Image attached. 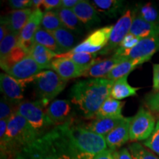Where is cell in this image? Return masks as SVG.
<instances>
[{
  "mask_svg": "<svg viewBox=\"0 0 159 159\" xmlns=\"http://www.w3.org/2000/svg\"><path fill=\"white\" fill-rule=\"evenodd\" d=\"M33 81L35 82L39 101L43 105L61 94L67 83L66 80L52 70L41 71L33 77Z\"/></svg>",
  "mask_w": 159,
  "mask_h": 159,
  "instance_id": "4",
  "label": "cell"
},
{
  "mask_svg": "<svg viewBox=\"0 0 159 159\" xmlns=\"http://www.w3.org/2000/svg\"><path fill=\"white\" fill-rule=\"evenodd\" d=\"M55 57H66L71 60L75 64L84 69L85 71L98 62L99 59L97 57V54L87 52H67L63 54L57 55Z\"/></svg>",
  "mask_w": 159,
  "mask_h": 159,
  "instance_id": "25",
  "label": "cell"
},
{
  "mask_svg": "<svg viewBox=\"0 0 159 159\" xmlns=\"http://www.w3.org/2000/svg\"><path fill=\"white\" fill-rule=\"evenodd\" d=\"M71 102L67 99H55L49 105L46 110L47 118L55 127L69 121L71 118Z\"/></svg>",
  "mask_w": 159,
  "mask_h": 159,
  "instance_id": "14",
  "label": "cell"
},
{
  "mask_svg": "<svg viewBox=\"0 0 159 159\" xmlns=\"http://www.w3.org/2000/svg\"><path fill=\"white\" fill-rule=\"evenodd\" d=\"M43 105L39 100L35 102H22L19 105L17 112L28 122L31 127L36 131L39 136H43L46 129L52 126L47 118Z\"/></svg>",
  "mask_w": 159,
  "mask_h": 159,
  "instance_id": "5",
  "label": "cell"
},
{
  "mask_svg": "<svg viewBox=\"0 0 159 159\" xmlns=\"http://www.w3.org/2000/svg\"><path fill=\"white\" fill-rule=\"evenodd\" d=\"M128 75L114 81L111 89L110 97L117 100H122L129 97L136 96L140 88L133 87L128 82Z\"/></svg>",
  "mask_w": 159,
  "mask_h": 159,
  "instance_id": "22",
  "label": "cell"
},
{
  "mask_svg": "<svg viewBox=\"0 0 159 159\" xmlns=\"http://www.w3.org/2000/svg\"><path fill=\"white\" fill-rule=\"evenodd\" d=\"M158 51H159V35L141 39L140 41L132 49H117L114 55L124 57L127 59L145 57L151 58L152 55Z\"/></svg>",
  "mask_w": 159,
  "mask_h": 159,
  "instance_id": "8",
  "label": "cell"
},
{
  "mask_svg": "<svg viewBox=\"0 0 159 159\" xmlns=\"http://www.w3.org/2000/svg\"><path fill=\"white\" fill-rule=\"evenodd\" d=\"M80 0H61V7L66 9H73Z\"/></svg>",
  "mask_w": 159,
  "mask_h": 159,
  "instance_id": "43",
  "label": "cell"
},
{
  "mask_svg": "<svg viewBox=\"0 0 159 159\" xmlns=\"http://www.w3.org/2000/svg\"><path fill=\"white\" fill-rule=\"evenodd\" d=\"M128 60L124 57L114 55L108 58L99 61L83 73L82 77L91 78H104L119 63Z\"/></svg>",
  "mask_w": 159,
  "mask_h": 159,
  "instance_id": "16",
  "label": "cell"
},
{
  "mask_svg": "<svg viewBox=\"0 0 159 159\" xmlns=\"http://www.w3.org/2000/svg\"><path fill=\"white\" fill-rule=\"evenodd\" d=\"M26 82L18 80L6 73L0 75V88L6 99L13 102L21 103L24 97Z\"/></svg>",
  "mask_w": 159,
  "mask_h": 159,
  "instance_id": "13",
  "label": "cell"
},
{
  "mask_svg": "<svg viewBox=\"0 0 159 159\" xmlns=\"http://www.w3.org/2000/svg\"><path fill=\"white\" fill-rule=\"evenodd\" d=\"M125 103V102L117 100L109 96L97 111L95 119L123 116L122 112Z\"/></svg>",
  "mask_w": 159,
  "mask_h": 159,
  "instance_id": "24",
  "label": "cell"
},
{
  "mask_svg": "<svg viewBox=\"0 0 159 159\" xmlns=\"http://www.w3.org/2000/svg\"><path fill=\"white\" fill-rule=\"evenodd\" d=\"M128 150L134 159H159L158 156L152 153L151 151L147 150L139 143L134 142L130 144L128 146Z\"/></svg>",
  "mask_w": 159,
  "mask_h": 159,
  "instance_id": "33",
  "label": "cell"
},
{
  "mask_svg": "<svg viewBox=\"0 0 159 159\" xmlns=\"http://www.w3.org/2000/svg\"><path fill=\"white\" fill-rule=\"evenodd\" d=\"M132 117H124L120 123L105 136L107 148L116 151L130 140V126Z\"/></svg>",
  "mask_w": 159,
  "mask_h": 159,
  "instance_id": "12",
  "label": "cell"
},
{
  "mask_svg": "<svg viewBox=\"0 0 159 159\" xmlns=\"http://www.w3.org/2000/svg\"><path fill=\"white\" fill-rule=\"evenodd\" d=\"M143 144L159 156V121L156 123L153 133L149 139L144 141Z\"/></svg>",
  "mask_w": 159,
  "mask_h": 159,
  "instance_id": "36",
  "label": "cell"
},
{
  "mask_svg": "<svg viewBox=\"0 0 159 159\" xmlns=\"http://www.w3.org/2000/svg\"><path fill=\"white\" fill-rule=\"evenodd\" d=\"M129 33L135 35L140 39L158 36L159 24L148 22L139 15L134 16L133 18L132 25H131Z\"/></svg>",
  "mask_w": 159,
  "mask_h": 159,
  "instance_id": "19",
  "label": "cell"
},
{
  "mask_svg": "<svg viewBox=\"0 0 159 159\" xmlns=\"http://www.w3.org/2000/svg\"><path fill=\"white\" fill-rule=\"evenodd\" d=\"M114 81L105 78H91L80 80L71 89V102L87 119H95L97 111L110 96Z\"/></svg>",
  "mask_w": 159,
  "mask_h": 159,
  "instance_id": "2",
  "label": "cell"
},
{
  "mask_svg": "<svg viewBox=\"0 0 159 159\" xmlns=\"http://www.w3.org/2000/svg\"><path fill=\"white\" fill-rule=\"evenodd\" d=\"M19 35L9 33L0 43V60L5 58L10 52L18 46Z\"/></svg>",
  "mask_w": 159,
  "mask_h": 159,
  "instance_id": "32",
  "label": "cell"
},
{
  "mask_svg": "<svg viewBox=\"0 0 159 159\" xmlns=\"http://www.w3.org/2000/svg\"><path fill=\"white\" fill-rule=\"evenodd\" d=\"M114 26L101 27L91 33L83 42L77 45L70 52H87L98 54L108 44Z\"/></svg>",
  "mask_w": 159,
  "mask_h": 159,
  "instance_id": "7",
  "label": "cell"
},
{
  "mask_svg": "<svg viewBox=\"0 0 159 159\" xmlns=\"http://www.w3.org/2000/svg\"><path fill=\"white\" fill-rule=\"evenodd\" d=\"M156 114H158L159 115V111H158V112H156Z\"/></svg>",
  "mask_w": 159,
  "mask_h": 159,
  "instance_id": "47",
  "label": "cell"
},
{
  "mask_svg": "<svg viewBox=\"0 0 159 159\" xmlns=\"http://www.w3.org/2000/svg\"><path fill=\"white\" fill-rule=\"evenodd\" d=\"M61 7V0H43V11L45 12L55 11Z\"/></svg>",
  "mask_w": 159,
  "mask_h": 159,
  "instance_id": "40",
  "label": "cell"
},
{
  "mask_svg": "<svg viewBox=\"0 0 159 159\" xmlns=\"http://www.w3.org/2000/svg\"><path fill=\"white\" fill-rule=\"evenodd\" d=\"M71 10L81 23L87 27H91L100 22V18L99 16L98 12L96 11L94 6L91 5V2L80 0V2Z\"/></svg>",
  "mask_w": 159,
  "mask_h": 159,
  "instance_id": "18",
  "label": "cell"
},
{
  "mask_svg": "<svg viewBox=\"0 0 159 159\" xmlns=\"http://www.w3.org/2000/svg\"><path fill=\"white\" fill-rule=\"evenodd\" d=\"M33 11L32 8L12 11L5 16L2 17L1 21L7 25L10 33L19 35Z\"/></svg>",
  "mask_w": 159,
  "mask_h": 159,
  "instance_id": "17",
  "label": "cell"
},
{
  "mask_svg": "<svg viewBox=\"0 0 159 159\" xmlns=\"http://www.w3.org/2000/svg\"><path fill=\"white\" fill-rule=\"evenodd\" d=\"M43 13L40 10H34L28 21L20 33L18 45L29 53L34 45V36L41 25Z\"/></svg>",
  "mask_w": 159,
  "mask_h": 159,
  "instance_id": "11",
  "label": "cell"
},
{
  "mask_svg": "<svg viewBox=\"0 0 159 159\" xmlns=\"http://www.w3.org/2000/svg\"><path fill=\"white\" fill-rule=\"evenodd\" d=\"M55 11L57 13V16L59 17L64 28L69 30L78 32V33L82 32L83 24L77 17L72 10L61 7V8L55 10Z\"/></svg>",
  "mask_w": 159,
  "mask_h": 159,
  "instance_id": "27",
  "label": "cell"
},
{
  "mask_svg": "<svg viewBox=\"0 0 159 159\" xmlns=\"http://www.w3.org/2000/svg\"><path fill=\"white\" fill-rule=\"evenodd\" d=\"M150 59V57H145V58L126 60L117 64L104 78L109 80L116 81L121 77L129 75L131 71L136 69L139 66L142 65L145 62H148Z\"/></svg>",
  "mask_w": 159,
  "mask_h": 159,
  "instance_id": "20",
  "label": "cell"
},
{
  "mask_svg": "<svg viewBox=\"0 0 159 159\" xmlns=\"http://www.w3.org/2000/svg\"><path fill=\"white\" fill-rule=\"evenodd\" d=\"M145 104L150 111L155 113L159 111V92L151 93L145 97Z\"/></svg>",
  "mask_w": 159,
  "mask_h": 159,
  "instance_id": "37",
  "label": "cell"
},
{
  "mask_svg": "<svg viewBox=\"0 0 159 159\" xmlns=\"http://www.w3.org/2000/svg\"><path fill=\"white\" fill-rule=\"evenodd\" d=\"M41 71V66L28 55L6 70L5 73L18 80L25 81L27 83L32 82L33 77Z\"/></svg>",
  "mask_w": 159,
  "mask_h": 159,
  "instance_id": "10",
  "label": "cell"
},
{
  "mask_svg": "<svg viewBox=\"0 0 159 159\" xmlns=\"http://www.w3.org/2000/svg\"><path fill=\"white\" fill-rule=\"evenodd\" d=\"M124 116L121 117H106V118L94 119L88 125H86L85 128L94 134L105 136L109 134L113 129L120 123Z\"/></svg>",
  "mask_w": 159,
  "mask_h": 159,
  "instance_id": "21",
  "label": "cell"
},
{
  "mask_svg": "<svg viewBox=\"0 0 159 159\" xmlns=\"http://www.w3.org/2000/svg\"><path fill=\"white\" fill-rule=\"evenodd\" d=\"M34 43L43 46L46 48L49 49V50L54 52L57 55L62 54V52L60 49L52 33L45 30L41 27H39L35 33Z\"/></svg>",
  "mask_w": 159,
  "mask_h": 159,
  "instance_id": "29",
  "label": "cell"
},
{
  "mask_svg": "<svg viewBox=\"0 0 159 159\" xmlns=\"http://www.w3.org/2000/svg\"><path fill=\"white\" fill-rule=\"evenodd\" d=\"M113 156L114 159H134L128 148H122L120 150L114 151Z\"/></svg>",
  "mask_w": 159,
  "mask_h": 159,
  "instance_id": "42",
  "label": "cell"
},
{
  "mask_svg": "<svg viewBox=\"0 0 159 159\" xmlns=\"http://www.w3.org/2000/svg\"><path fill=\"white\" fill-rule=\"evenodd\" d=\"M91 3L98 13L111 18L116 17L120 13L123 5V2L118 0H93Z\"/></svg>",
  "mask_w": 159,
  "mask_h": 159,
  "instance_id": "26",
  "label": "cell"
},
{
  "mask_svg": "<svg viewBox=\"0 0 159 159\" xmlns=\"http://www.w3.org/2000/svg\"><path fill=\"white\" fill-rule=\"evenodd\" d=\"M50 69L56 72L61 78L69 80L82 77L84 69L78 66L71 60L66 57H55L51 62Z\"/></svg>",
  "mask_w": 159,
  "mask_h": 159,
  "instance_id": "15",
  "label": "cell"
},
{
  "mask_svg": "<svg viewBox=\"0 0 159 159\" xmlns=\"http://www.w3.org/2000/svg\"><path fill=\"white\" fill-rule=\"evenodd\" d=\"M39 137L36 131L16 111L9 119L5 137L0 140L1 159L14 158Z\"/></svg>",
  "mask_w": 159,
  "mask_h": 159,
  "instance_id": "3",
  "label": "cell"
},
{
  "mask_svg": "<svg viewBox=\"0 0 159 159\" xmlns=\"http://www.w3.org/2000/svg\"><path fill=\"white\" fill-rule=\"evenodd\" d=\"M93 159H114L113 156V151L107 149L97 154Z\"/></svg>",
  "mask_w": 159,
  "mask_h": 159,
  "instance_id": "44",
  "label": "cell"
},
{
  "mask_svg": "<svg viewBox=\"0 0 159 159\" xmlns=\"http://www.w3.org/2000/svg\"><path fill=\"white\" fill-rule=\"evenodd\" d=\"M8 122L9 120H7V119H1L0 120V140H2L5 136Z\"/></svg>",
  "mask_w": 159,
  "mask_h": 159,
  "instance_id": "45",
  "label": "cell"
},
{
  "mask_svg": "<svg viewBox=\"0 0 159 159\" xmlns=\"http://www.w3.org/2000/svg\"><path fill=\"white\" fill-rule=\"evenodd\" d=\"M29 55L41 66V69H50L51 62L57 54L43 46L34 43L29 52Z\"/></svg>",
  "mask_w": 159,
  "mask_h": 159,
  "instance_id": "23",
  "label": "cell"
},
{
  "mask_svg": "<svg viewBox=\"0 0 159 159\" xmlns=\"http://www.w3.org/2000/svg\"><path fill=\"white\" fill-rule=\"evenodd\" d=\"M140 39L135 36V35L128 33L124 38V39L122 40V41L121 42L120 45H119L118 49H132L133 47H134L139 41H140Z\"/></svg>",
  "mask_w": 159,
  "mask_h": 159,
  "instance_id": "38",
  "label": "cell"
},
{
  "mask_svg": "<svg viewBox=\"0 0 159 159\" xmlns=\"http://www.w3.org/2000/svg\"><path fill=\"white\" fill-rule=\"evenodd\" d=\"M20 103H17L6 99L2 97L0 102V120L1 119H7L9 120L13 116Z\"/></svg>",
  "mask_w": 159,
  "mask_h": 159,
  "instance_id": "35",
  "label": "cell"
},
{
  "mask_svg": "<svg viewBox=\"0 0 159 159\" xmlns=\"http://www.w3.org/2000/svg\"><path fill=\"white\" fill-rule=\"evenodd\" d=\"M95 156L93 135L71 118L38 138L14 159H93Z\"/></svg>",
  "mask_w": 159,
  "mask_h": 159,
  "instance_id": "1",
  "label": "cell"
},
{
  "mask_svg": "<svg viewBox=\"0 0 159 159\" xmlns=\"http://www.w3.org/2000/svg\"><path fill=\"white\" fill-rule=\"evenodd\" d=\"M7 4L13 11L32 8L33 0H10Z\"/></svg>",
  "mask_w": 159,
  "mask_h": 159,
  "instance_id": "39",
  "label": "cell"
},
{
  "mask_svg": "<svg viewBox=\"0 0 159 159\" xmlns=\"http://www.w3.org/2000/svg\"><path fill=\"white\" fill-rule=\"evenodd\" d=\"M28 55L29 53L27 51H25L20 46L18 45L16 48L13 49L10 52V54L5 58L0 60V61H1V63H0L1 68L5 71L9 68H11L12 66H13L15 63L19 62V61H21V60L25 58Z\"/></svg>",
  "mask_w": 159,
  "mask_h": 159,
  "instance_id": "30",
  "label": "cell"
},
{
  "mask_svg": "<svg viewBox=\"0 0 159 159\" xmlns=\"http://www.w3.org/2000/svg\"><path fill=\"white\" fill-rule=\"evenodd\" d=\"M152 90L153 93L159 92V63L152 66Z\"/></svg>",
  "mask_w": 159,
  "mask_h": 159,
  "instance_id": "41",
  "label": "cell"
},
{
  "mask_svg": "<svg viewBox=\"0 0 159 159\" xmlns=\"http://www.w3.org/2000/svg\"><path fill=\"white\" fill-rule=\"evenodd\" d=\"M9 33L10 32L7 25L1 21V25H0V42L8 35Z\"/></svg>",
  "mask_w": 159,
  "mask_h": 159,
  "instance_id": "46",
  "label": "cell"
},
{
  "mask_svg": "<svg viewBox=\"0 0 159 159\" xmlns=\"http://www.w3.org/2000/svg\"><path fill=\"white\" fill-rule=\"evenodd\" d=\"M156 125V118L153 114L150 111L141 107L131 119L130 141H146L153 133Z\"/></svg>",
  "mask_w": 159,
  "mask_h": 159,
  "instance_id": "6",
  "label": "cell"
},
{
  "mask_svg": "<svg viewBox=\"0 0 159 159\" xmlns=\"http://www.w3.org/2000/svg\"><path fill=\"white\" fill-rule=\"evenodd\" d=\"M139 16L148 22L159 24V12L151 3H147L139 10Z\"/></svg>",
  "mask_w": 159,
  "mask_h": 159,
  "instance_id": "34",
  "label": "cell"
},
{
  "mask_svg": "<svg viewBox=\"0 0 159 159\" xmlns=\"http://www.w3.org/2000/svg\"><path fill=\"white\" fill-rule=\"evenodd\" d=\"M133 18L134 17L132 16V13L130 11L125 12L115 24V25H114L108 44L98 54L107 55L119 48L124 38L130 33Z\"/></svg>",
  "mask_w": 159,
  "mask_h": 159,
  "instance_id": "9",
  "label": "cell"
},
{
  "mask_svg": "<svg viewBox=\"0 0 159 159\" xmlns=\"http://www.w3.org/2000/svg\"><path fill=\"white\" fill-rule=\"evenodd\" d=\"M52 33L56 40L62 54L69 52L75 47V37L69 30L61 27Z\"/></svg>",
  "mask_w": 159,
  "mask_h": 159,
  "instance_id": "28",
  "label": "cell"
},
{
  "mask_svg": "<svg viewBox=\"0 0 159 159\" xmlns=\"http://www.w3.org/2000/svg\"><path fill=\"white\" fill-rule=\"evenodd\" d=\"M40 27L52 33L61 27H63V26L55 11H51L45 12L43 13Z\"/></svg>",
  "mask_w": 159,
  "mask_h": 159,
  "instance_id": "31",
  "label": "cell"
}]
</instances>
